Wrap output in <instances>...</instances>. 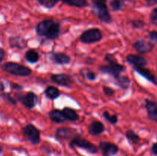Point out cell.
<instances>
[{"label": "cell", "mask_w": 157, "mask_h": 156, "mask_svg": "<svg viewBox=\"0 0 157 156\" xmlns=\"http://www.w3.org/2000/svg\"><path fill=\"white\" fill-rule=\"evenodd\" d=\"M12 89H15V90H21V89H23L22 86L17 84H12Z\"/></svg>", "instance_id": "obj_36"}, {"label": "cell", "mask_w": 157, "mask_h": 156, "mask_svg": "<svg viewBox=\"0 0 157 156\" xmlns=\"http://www.w3.org/2000/svg\"><path fill=\"white\" fill-rule=\"evenodd\" d=\"M49 58L52 62L59 65H67L71 61L68 55L61 52H52L49 54Z\"/></svg>", "instance_id": "obj_13"}, {"label": "cell", "mask_w": 157, "mask_h": 156, "mask_svg": "<svg viewBox=\"0 0 157 156\" xmlns=\"http://www.w3.org/2000/svg\"><path fill=\"white\" fill-rule=\"evenodd\" d=\"M44 94L48 99H56L61 95V92L57 87L54 86H49L44 90Z\"/></svg>", "instance_id": "obj_22"}, {"label": "cell", "mask_w": 157, "mask_h": 156, "mask_svg": "<svg viewBox=\"0 0 157 156\" xmlns=\"http://www.w3.org/2000/svg\"><path fill=\"white\" fill-rule=\"evenodd\" d=\"M145 2L149 6H154L157 5V0H145Z\"/></svg>", "instance_id": "obj_35"}, {"label": "cell", "mask_w": 157, "mask_h": 156, "mask_svg": "<svg viewBox=\"0 0 157 156\" xmlns=\"http://www.w3.org/2000/svg\"><path fill=\"white\" fill-rule=\"evenodd\" d=\"M150 21L151 24L157 25V8H155L151 11L150 14Z\"/></svg>", "instance_id": "obj_31"}, {"label": "cell", "mask_w": 157, "mask_h": 156, "mask_svg": "<svg viewBox=\"0 0 157 156\" xmlns=\"http://www.w3.org/2000/svg\"><path fill=\"white\" fill-rule=\"evenodd\" d=\"M103 92H104V94L107 96H112L114 95L115 93V90H113V88L111 87H103Z\"/></svg>", "instance_id": "obj_34"}, {"label": "cell", "mask_w": 157, "mask_h": 156, "mask_svg": "<svg viewBox=\"0 0 157 156\" xmlns=\"http://www.w3.org/2000/svg\"><path fill=\"white\" fill-rule=\"evenodd\" d=\"M78 135L79 134L75 128H70V127H62V128H57L55 133V138L58 141L71 140Z\"/></svg>", "instance_id": "obj_9"}, {"label": "cell", "mask_w": 157, "mask_h": 156, "mask_svg": "<svg viewBox=\"0 0 157 156\" xmlns=\"http://www.w3.org/2000/svg\"><path fill=\"white\" fill-rule=\"evenodd\" d=\"M9 44L12 48H17L23 50L28 46V41L21 35L10 37L9 39Z\"/></svg>", "instance_id": "obj_14"}, {"label": "cell", "mask_w": 157, "mask_h": 156, "mask_svg": "<svg viewBox=\"0 0 157 156\" xmlns=\"http://www.w3.org/2000/svg\"><path fill=\"white\" fill-rule=\"evenodd\" d=\"M69 146L71 148H74L75 147L82 148V149L85 150L87 152L92 154H97L98 152V148L96 145H94L93 143L89 142L87 139L82 138L80 135L75 136L73 139L70 141Z\"/></svg>", "instance_id": "obj_5"}, {"label": "cell", "mask_w": 157, "mask_h": 156, "mask_svg": "<svg viewBox=\"0 0 157 156\" xmlns=\"http://www.w3.org/2000/svg\"><path fill=\"white\" fill-rule=\"evenodd\" d=\"M145 107L149 119L157 122V104L150 99H146Z\"/></svg>", "instance_id": "obj_17"}, {"label": "cell", "mask_w": 157, "mask_h": 156, "mask_svg": "<svg viewBox=\"0 0 157 156\" xmlns=\"http://www.w3.org/2000/svg\"><path fill=\"white\" fill-rule=\"evenodd\" d=\"M134 69L135 71L137 73H139L140 75H141L142 76H144L145 79H147V80L151 82L152 84H153L154 85H157V78L156 77L154 74L151 72V70H150L149 69L146 68V67H135Z\"/></svg>", "instance_id": "obj_18"}, {"label": "cell", "mask_w": 157, "mask_h": 156, "mask_svg": "<svg viewBox=\"0 0 157 156\" xmlns=\"http://www.w3.org/2000/svg\"><path fill=\"white\" fill-rule=\"evenodd\" d=\"M91 7L93 13L96 15L100 21L106 24H110L113 21V18L109 12L107 3H98L92 2Z\"/></svg>", "instance_id": "obj_4"}, {"label": "cell", "mask_w": 157, "mask_h": 156, "mask_svg": "<svg viewBox=\"0 0 157 156\" xmlns=\"http://www.w3.org/2000/svg\"><path fill=\"white\" fill-rule=\"evenodd\" d=\"M35 32L39 37L48 40H55L60 36L61 25L53 19H44L37 24Z\"/></svg>", "instance_id": "obj_1"}, {"label": "cell", "mask_w": 157, "mask_h": 156, "mask_svg": "<svg viewBox=\"0 0 157 156\" xmlns=\"http://www.w3.org/2000/svg\"><path fill=\"white\" fill-rule=\"evenodd\" d=\"M48 117L55 123H63V122L66 121L65 117H64V114H63L62 110H57V109H54V110L49 111Z\"/></svg>", "instance_id": "obj_19"}, {"label": "cell", "mask_w": 157, "mask_h": 156, "mask_svg": "<svg viewBox=\"0 0 157 156\" xmlns=\"http://www.w3.org/2000/svg\"><path fill=\"white\" fill-rule=\"evenodd\" d=\"M5 90V86L2 81H0V91H4Z\"/></svg>", "instance_id": "obj_39"}, {"label": "cell", "mask_w": 157, "mask_h": 156, "mask_svg": "<svg viewBox=\"0 0 157 156\" xmlns=\"http://www.w3.org/2000/svg\"><path fill=\"white\" fill-rule=\"evenodd\" d=\"M149 39L150 42L157 44V32L156 31H150L148 33Z\"/></svg>", "instance_id": "obj_33"}, {"label": "cell", "mask_w": 157, "mask_h": 156, "mask_svg": "<svg viewBox=\"0 0 157 156\" xmlns=\"http://www.w3.org/2000/svg\"><path fill=\"white\" fill-rule=\"evenodd\" d=\"M99 148L102 152L103 156H113L119 151V147L116 144L109 142H101Z\"/></svg>", "instance_id": "obj_11"}, {"label": "cell", "mask_w": 157, "mask_h": 156, "mask_svg": "<svg viewBox=\"0 0 157 156\" xmlns=\"http://www.w3.org/2000/svg\"><path fill=\"white\" fill-rule=\"evenodd\" d=\"M2 70L9 74L18 76H29L32 72V69L29 67L15 62L5 63L2 66Z\"/></svg>", "instance_id": "obj_3"}, {"label": "cell", "mask_w": 157, "mask_h": 156, "mask_svg": "<svg viewBox=\"0 0 157 156\" xmlns=\"http://www.w3.org/2000/svg\"><path fill=\"white\" fill-rule=\"evenodd\" d=\"M133 47L137 53L140 54H145L151 52L154 47V45L150 41H147L144 39H139L133 43Z\"/></svg>", "instance_id": "obj_10"}, {"label": "cell", "mask_w": 157, "mask_h": 156, "mask_svg": "<svg viewBox=\"0 0 157 156\" xmlns=\"http://www.w3.org/2000/svg\"><path fill=\"white\" fill-rule=\"evenodd\" d=\"M88 132L91 136H100L105 131V126L104 124L98 120H94L90 122L88 125Z\"/></svg>", "instance_id": "obj_16"}, {"label": "cell", "mask_w": 157, "mask_h": 156, "mask_svg": "<svg viewBox=\"0 0 157 156\" xmlns=\"http://www.w3.org/2000/svg\"><path fill=\"white\" fill-rule=\"evenodd\" d=\"M84 72H83L82 70H80V73H81V76L84 78V79H87L90 81H94L97 79V74L92 70H89V69L84 68L82 69Z\"/></svg>", "instance_id": "obj_27"}, {"label": "cell", "mask_w": 157, "mask_h": 156, "mask_svg": "<svg viewBox=\"0 0 157 156\" xmlns=\"http://www.w3.org/2000/svg\"><path fill=\"white\" fill-rule=\"evenodd\" d=\"M63 114H64V117H65L66 120L70 121V122H76L79 119V116L77 113L74 109L70 108V107L65 106L62 110Z\"/></svg>", "instance_id": "obj_20"}, {"label": "cell", "mask_w": 157, "mask_h": 156, "mask_svg": "<svg viewBox=\"0 0 157 156\" xmlns=\"http://www.w3.org/2000/svg\"><path fill=\"white\" fill-rule=\"evenodd\" d=\"M103 38V33L101 29L92 28L84 31L79 37V41L84 44H94L99 42Z\"/></svg>", "instance_id": "obj_7"}, {"label": "cell", "mask_w": 157, "mask_h": 156, "mask_svg": "<svg viewBox=\"0 0 157 156\" xmlns=\"http://www.w3.org/2000/svg\"><path fill=\"white\" fill-rule=\"evenodd\" d=\"M58 1L67 4L69 6L76 8H85L88 6L87 0H58Z\"/></svg>", "instance_id": "obj_23"}, {"label": "cell", "mask_w": 157, "mask_h": 156, "mask_svg": "<svg viewBox=\"0 0 157 156\" xmlns=\"http://www.w3.org/2000/svg\"><path fill=\"white\" fill-rule=\"evenodd\" d=\"M127 0H110V7L113 12H119L124 9Z\"/></svg>", "instance_id": "obj_24"}, {"label": "cell", "mask_w": 157, "mask_h": 156, "mask_svg": "<svg viewBox=\"0 0 157 156\" xmlns=\"http://www.w3.org/2000/svg\"><path fill=\"white\" fill-rule=\"evenodd\" d=\"M16 99L19 101L28 110H32L38 104V96L33 92H28L25 94H15Z\"/></svg>", "instance_id": "obj_8"}, {"label": "cell", "mask_w": 157, "mask_h": 156, "mask_svg": "<svg viewBox=\"0 0 157 156\" xmlns=\"http://www.w3.org/2000/svg\"><path fill=\"white\" fill-rule=\"evenodd\" d=\"M2 148L1 145H0V154H1V153H2Z\"/></svg>", "instance_id": "obj_40"}, {"label": "cell", "mask_w": 157, "mask_h": 156, "mask_svg": "<svg viewBox=\"0 0 157 156\" xmlns=\"http://www.w3.org/2000/svg\"><path fill=\"white\" fill-rule=\"evenodd\" d=\"M103 117L112 125H116L118 122V116L117 114L111 115L108 111H104L102 114Z\"/></svg>", "instance_id": "obj_28"}, {"label": "cell", "mask_w": 157, "mask_h": 156, "mask_svg": "<svg viewBox=\"0 0 157 156\" xmlns=\"http://www.w3.org/2000/svg\"><path fill=\"white\" fill-rule=\"evenodd\" d=\"M25 59L30 64H36L39 61L40 56L35 50L29 49L25 54Z\"/></svg>", "instance_id": "obj_21"}, {"label": "cell", "mask_w": 157, "mask_h": 156, "mask_svg": "<svg viewBox=\"0 0 157 156\" xmlns=\"http://www.w3.org/2000/svg\"><path fill=\"white\" fill-rule=\"evenodd\" d=\"M51 80L53 83L61 87H70L73 83L71 77L66 73H55L51 76Z\"/></svg>", "instance_id": "obj_12"}, {"label": "cell", "mask_w": 157, "mask_h": 156, "mask_svg": "<svg viewBox=\"0 0 157 156\" xmlns=\"http://www.w3.org/2000/svg\"><path fill=\"white\" fill-rule=\"evenodd\" d=\"M104 60L108 63L107 65L101 66L99 70L103 73L109 74L113 76L115 80L121 76V73L126 70L125 66L119 64L114 58V55L112 54H107L104 56Z\"/></svg>", "instance_id": "obj_2"}, {"label": "cell", "mask_w": 157, "mask_h": 156, "mask_svg": "<svg viewBox=\"0 0 157 156\" xmlns=\"http://www.w3.org/2000/svg\"><path fill=\"white\" fill-rule=\"evenodd\" d=\"M5 56H6V51L0 47V62H2L4 60Z\"/></svg>", "instance_id": "obj_37"}, {"label": "cell", "mask_w": 157, "mask_h": 156, "mask_svg": "<svg viewBox=\"0 0 157 156\" xmlns=\"http://www.w3.org/2000/svg\"><path fill=\"white\" fill-rule=\"evenodd\" d=\"M151 151L153 154L157 155V142L153 144V145H152V148H151Z\"/></svg>", "instance_id": "obj_38"}, {"label": "cell", "mask_w": 157, "mask_h": 156, "mask_svg": "<svg viewBox=\"0 0 157 156\" xmlns=\"http://www.w3.org/2000/svg\"><path fill=\"white\" fill-rule=\"evenodd\" d=\"M117 82V85L119 86L121 88L124 89V90H127L129 88L130 84V80L128 76H120L118 79L116 80Z\"/></svg>", "instance_id": "obj_26"}, {"label": "cell", "mask_w": 157, "mask_h": 156, "mask_svg": "<svg viewBox=\"0 0 157 156\" xmlns=\"http://www.w3.org/2000/svg\"><path fill=\"white\" fill-rule=\"evenodd\" d=\"M127 61L130 64L133 65V68L135 67H145L147 65V61L142 56L130 54L126 58Z\"/></svg>", "instance_id": "obj_15"}, {"label": "cell", "mask_w": 157, "mask_h": 156, "mask_svg": "<svg viewBox=\"0 0 157 156\" xmlns=\"http://www.w3.org/2000/svg\"><path fill=\"white\" fill-rule=\"evenodd\" d=\"M2 97L5 100L7 101V102L12 103V105H16L17 104L16 99H15L14 97H12L9 93H2Z\"/></svg>", "instance_id": "obj_32"}, {"label": "cell", "mask_w": 157, "mask_h": 156, "mask_svg": "<svg viewBox=\"0 0 157 156\" xmlns=\"http://www.w3.org/2000/svg\"><path fill=\"white\" fill-rule=\"evenodd\" d=\"M131 27L134 29H141L146 25V23L142 20H132L129 22Z\"/></svg>", "instance_id": "obj_30"}, {"label": "cell", "mask_w": 157, "mask_h": 156, "mask_svg": "<svg viewBox=\"0 0 157 156\" xmlns=\"http://www.w3.org/2000/svg\"><path fill=\"white\" fill-rule=\"evenodd\" d=\"M21 133L25 140L32 145H38L41 142V132L33 124H27L21 128Z\"/></svg>", "instance_id": "obj_6"}, {"label": "cell", "mask_w": 157, "mask_h": 156, "mask_svg": "<svg viewBox=\"0 0 157 156\" xmlns=\"http://www.w3.org/2000/svg\"><path fill=\"white\" fill-rule=\"evenodd\" d=\"M126 137L129 142L134 144V145H137L140 142V137L133 130H127L126 132Z\"/></svg>", "instance_id": "obj_25"}, {"label": "cell", "mask_w": 157, "mask_h": 156, "mask_svg": "<svg viewBox=\"0 0 157 156\" xmlns=\"http://www.w3.org/2000/svg\"><path fill=\"white\" fill-rule=\"evenodd\" d=\"M38 3L46 9H53L58 3V0H37Z\"/></svg>", "instance_id": "obj_29"}]
</instances>
